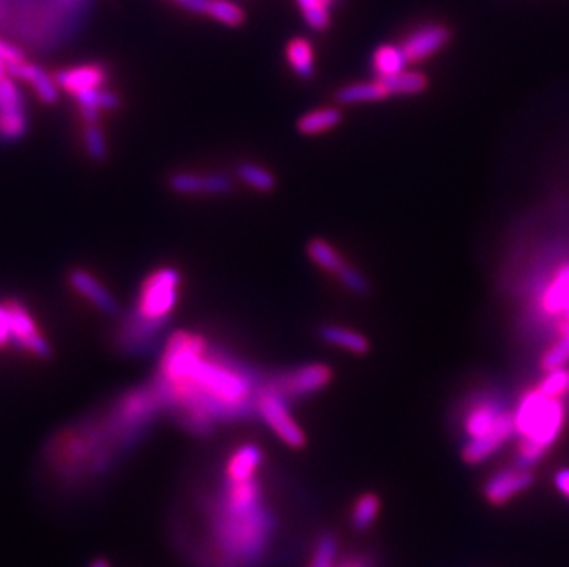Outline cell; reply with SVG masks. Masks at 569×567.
<instances>
[{"mask_svg": "<svg viewBox=\"0 0 569 567\" xmlns=\"http://www.w3.org/2000/svg\"><path fill=\"white\" fill-rule=\"evenodd\" d=\"M179 6L190 14H197V16H205L208 0H181Z\"/></svg>", "mask_w": 569, "mask_h": 567, "instance_id": "ab89813d", "label": "cell"}, {"mask_svg": "<svg viewBox=\"0 0 569 567\" xmlns=\"http://www.w3.org/2000/svg\"><path fill=\"white\" fill-rule=\"evenodd\" d=\"M507 413L509 411H505L503 407L492 402L478 404L476 407H472L465 420V433L469 435V440L481 438L487 433L494 431L503 422Z\"/></svg>", "mask_w": 569, "mask_h": 567, "instance_id": "d6986e66", "label": "cell"}, {"mask_svg": "<svg viewBox=\"0 0 569 567\" xmlns=\"http://www.w3.org/2000/svg\"><path fill=\"white\" fill-rule=\"evenodd\" d=\"M177 3H181V0H177Z\"/></svg>", "mask_w": 569, "mask_h": 567, "instance_id": "f6af8a7d", "label": "cell"}, {"mask_svg": "<svg viewBox=\"0 0 569 567\" xmlns=\"http://www.w3.org/2000/svg\"><path fill=\"white\" fill-rule=\"evenodd\" d=\"M319 335L324 343L332 345V347H337V349H343L347 352H353L356 356H364L371 351V341L369 339L356 331V330H351L347 326H337V324H326V326H321L319 330Z\"/></svg>", "mask_w": 569, "mask_h": 567, "instance_id": "ffe728a7", "label": "cell"}, {"mask_svg": "<svg viewBox=\"0 0 569 567\" xmlns=\"http://www.w3.org/2000/svg\"><path fill=\"white\" fill-rule=\"evenodd\" d=\"M406 65H407V59L402 52V47L384 45L373 56V70H374L376 79L396 76L406 70Z\"/></svg>", "mask_w": 569, "mask_h": 567, "instance_id": "cb8c5ba5", "label": "cell"}, {"mask_svg": "<svg viewBox=\"0 0 569 567\" xmlns=\"http://www.w3.org/2000/svg\"><path fill=\"white\" fill-rule=\"evenodd\" d=\"M567 362H569V328H565V331L558 339V343L545 352L542 360V367L545 373H549V371L564 369Z\"/></svg>", "mask_w": 569, "mask_h": 567, "instance_id": "e575fe53", "label": "cell"}, {"mask_svg": "<svg viewBox=\"0 0 569 567\" xmlns=\"http://www.w3.org/2000/svg\"><path fill=\"white\" fill-rule=\"evenodd\" d=\"M306 253L310 257V260L319 266L322 271L326 273H332V275H339L341 271H343L349 264L343 260V257H341L326 240L322 238H313L308 246H306Z\"/></svg>", "mask_w": 569, "mask_h": 567, "instance_id": "d4e9b609", "label": "cell"}, {"mask_svg": "<svg viewBox=\"0 0 569 567\" xmlns=\"http://www.w3.org/2000/svg\"><path fill=\"white\" fill-rule=\"evenodd\" d=\"M337 567H371V565H369L367 558H364V556H349L343 562H339Z\"/></svg>", "mask_w": 569, "mask_h": 567, "instance_id": "60d3db41", "label": "cell"}, {"mask_svg": "<svg viewBox=\"0 0 569 567\" xmlns=\"http://www.w3.org/2000/svg\"><path fill=\"white\" fill-rule=\"evenodd\" d=\"M78 105H85V107H94L98 109L100 112L101 110H115L121 107V98L119 94L111 92L107 89H90V90H83L79 94L74 96Z\"/></svg>", "mask_w": 569, "mask_h": 567, "instance_id": "1f68e13d", "label": "cell"}, {"mask_svg": "<svg viewBox=\"0 0 569 567\" xmlns=\"http://www.w3.org/2000/svg\"><path fill=\"white\" fill-rule=\"evenodd\" d=\"M181 273L177 268H159L152 271L137 295L132 313L150 324L166 328L179 300Z\"/></svg>", "mask_w": 569, "mask_h": 567, "instance_id": "8992f818", "label": "cell"}, {"mask_svg": "<svg viewBox=\"0 0 569 567\" xmlns=\"http://www.w3.org/2000/svg\"><path fill=\"white\" fill-rule=\"evenodd\" d=\"M516 433L514 425V413H507L503 422L490 433L481 438L469 440L463 447V459L467 465H479L490 459L494 453L503 447V444Z\"/></svg>", "mask_w": 569, "mask_h": 567, "instance_id": "9a60e30c", "label": "cell"}, {"mask_svg": "<svg viewBox=\"0 0 569 567\" xmlns=\"http://www.w3.org/2000/svg\"><path fill=\"white\" fill-rule=\"evenodd\" d=\"M205 16L225 26H242L246 23V12L231 0H208Z\"/></svg>", "mask_w": 569, "mask_h": 567, "instance_id": "f546056e", "label": "cell"}, {"mask_svg": "<svg viewBox=\"0 0 569 567\" xmlns=\"http://www.w3.org/2000/svg\"><path fill=\"white\" fill-rule=\"evenodd\" d=\"M536 389L547 398H562L565 393H569L567 371L565 369L549 371Z\"/></svg>", "mask_w": 569, "mask_h": 567, "instance_id": "d590c367", "label": "cell"}, {"mask_svg": "<svg viewBox=\"0 0 569 567\" xmlns=\"http://www.w3.org/2000/svg\"><path fill=\"white\" fill-rule=\"evenodd\" d=\"M554 487L565 499H569V468H562L554 474Z\"/></svg>", "mask_w": 569, "mask_h": 567, "instance_id": "f35d334b", "label": "cell"}, {"mask_svg": "<svg viewBox=\"0 0 569 567\" xmlns=\"http://www.w3.org/2000/svg\"><path fill=\"white\" fill-rule=\"evenodd\" d=\"M273 521L262 503L257 478L223 481L221 494L210 510V541L223 567L258 563L269 543ZM217 563V567H219Z\"/></svg>", "mask_w": 569, "mask_h": 567, "instance_id": "3957f363", "label": "cell"}, {"mask_svg": "<svg viewBox=\"0 0 569 567\" xmlns=\"http://www.w3.org/2000/svg\"><path fill=\"white\" fill-rule=\"evenodd\" d=\"M565 319H567V324H569V310L565 311ZM567 328H569V326H567Z\"/></svg>", "mask_w": 569, "mask_h": 567, "instance_id": "7bdbcfd3", "label": "cell"}, {"mask_svg": "<svg viewBox=\"0 0 569 567\" xmlns=\"http://www.w3.org/2000/svg\"><path fill=\"white\" fill-rule=\"evenodd\" d=\"M339 122L341 110L337 107H321L306 112V115L297 121V131L306 137H313L333 130L335 126H339Z\"/></svg>", "mask_w": 569, "mask_h": 567, "instance_id": "7402d4cb", "label": "cell"}, {"mask_svg": "<svg viewBox=\"0 0 569 567\" xmlns=\"http://www.w3.org/2000/svg\"><path fill=\"white\" fill-rule=\"evenodd\" d=\"M542 304L547 313H565L569 310V266H564L558 271L543 293Z\"/></svg>", "mask_w": 569, "mask_h": 567, "instance_id": "484cf974", "label": "cell"}, {"mask_svg": "<svg viewBox=\"0 0 569 567\" xmlns=\"http://www.w3.org/2000/svg\"><path fill=\"white\" fill-rule=\"evenodd\" d=\"M534 478L529 472V468H522V467H507L501 468L500 472H496L487 483H485V498L489 503L501 507L505 503H509L512 498L520 496L522 492H525L531 485H532Z\"/></svg>", "mask_w": 569, "mask_h": 567, "instance_id": "7c38bea8", "label": "cell"}, {"mask_svg": "<svg viewBox=\"0 0 569 567\" xmlns=\"http://www.w3.org/2000/svg\"><path fill=\"white\" fill-rule=\"evenodd\" d=\"M333 378V371L324 363H308L295 367L288 373H282L273 378L264 380V387L275 391L282 398L300 400L311 396L330 385Z\"/></svg>", "mask_w": 569, "mask_h": 567, "instance_id": "52a82bcc", "label": "cell"}, {"mask_svg": "<svg viewBox=\"0 0 569 567\" xmlns=\"http://www.w3.org/2000/svg\"><path fill=\"white\" fill-rule=\"evenodd\" d=\"M6 308L10 313L12 345L19 351L34 354L39 360H48L52 356V347L48 339L39 331V326L28 308L16 299H8Z\"/></svg>", "mask_w": 569, "mask_h": 567, "instance_id": "30bf717a", "label": "cell"}, {"mask_svg": "<svg viewBox=\"0 0 569 567\" xmlns=\"http://www.w3.org/2000/svg\"><path fill=\"white\" fill-rule=\"evenodd\" d=\"M264 463V451L258 444L248 442L238 446L225 465V478L233 481H246L257 478Z\"/></svg>", "mask_w": 569, "mask_h": 567, "instance_id": "ac0fdd59", "label": "cell"}, {"mask_svg": "<svg viewBox=\"0 0 569 567\" xmlns=\"http://www.w3.org/2000/svg\"><path fill=\"white\" fill-rule=\"evenodd\" d=\"M286 59L293 72L302 79H311L315 74L313 47L304 37H293L286 47Z\"/></svg>", "mask_w": 569, "mask_h": 567, "instance_id": "603a6c76", "label": "cell"}, {"mask_svg": "<svg viewBox=\"0 0 569 567\" xmlns=\"http://www.w3.org/2000/svg\"><path fill=\"white\" fill-rule=\"evenodd\" d=\"M172 192L181 195H225L233 190V179L227 173L174 172L168 177Z\"/></svg>", "mask_w": 569, "mask_h": 567, "instance_id": "8fae6325", "label": "cell"}, {"mask_svg": "<svg viewBox=\"0 0 569 567\" xmlns=\"http://www.w3.org/2000/svg\"><path fill=\"white\" fill-rule=\"evenodd\" d=\"M83 142H85L87 155L94 163H103L107 159L109 146L105 141V133L98 124H87V128L83 131Z\"/></svg>", "mask_w": 569, "mask_h": 567, "instance_id": "d6a6232c", "label": "cell"}, {"mask_svg": "<svg viewBox=\"0 0 569 567\" xmlns=\"http://www.w3.org/2000/svg\"><path fill=\"white\" fill-rule=\"evenodd\" d=\"M257 416H260L286 446L300 449L306 444V435L293 418L290 402L264 385L257 402Z\"/></svg>", "mask_w": 569, "mask_h": 567, "instance_id": "ba28073f", "label": "cell"}, {"mask_svg": "<svg viewBox=\"0 0 569 567\" xmlns=\"http://www.w3.org/2000/svg\"><path fill=\"white\" fill-rule=\"evenodd\" d=\"M90 567H111V565H109V562H107V560L98 558V560H94V562L90 563Z\"/></svg>", "mask_w": 569, "mask_h": 567, "instance_id": "b9f144b4", "label": "cell"}, {"mask_svg": "<svg viewBox=\"0 0 569 567\" xmlns=\"http://www.w3.org/2000/svg\"><path fill=\"white\" fill-rule=\"evenodd\" d=\"M264 376L253 367L210 349L201 333L177 330L164 345L153 380L164 411L194 435H210L216 424L257 416Z\"/></svg>", "mask_w": 569, "mask_h": 567, "instance_id": "6da1fadb", "label": "cell"}, {"mask_svg": "<svg viewBox=\"0 0 569 567\" xmlns=\"http://www.w3.org/2000/svg\"><path fill=\"white\" fill-rule=\"evenodd\" d=\"M387 87L389 94L395 96H409V94H420L422 90L427 89V78L422 72L416 70H404L396 76L380 79Z\"/></svg>", "mask_w": 569, "mask_h": 567, "instance_id": "4316f807", "label": "cell"}, {"mask_svg": "<svg viewBox=\"0 0 569 567\" xmlns=\"http://www.w3.org/2000/svg\"><path fill=\"white\" fill-rule=\"evenodd\" d=\"M8 76H12L14 79H21L30 83V87L34 89L37 100L45 105H54L59 100V87L54 79V76H50L45 68H41L36 63H21V65H14L8 68Z\"/></svg>", "mask_w": 569, "mask_h": 567, "instance_id": "e0dca14e", "label": "cell"}, {"mask_svg": "<svg viewBox=\"0 0 569 567\" xmlns=\"http://www.w3.org/2000/svg\"><path fill=\"white\" fill-rule=\"evenodd\" d=\"M567 387H569V371H567Z\"/></svg>", "mask_w": 569, "mask_h": 567, "instance_id": "ee69618b", "label": "cell"}, {"mask_svg": "<svg viewBox=\"0 0 569 567\" xmlns=\"http://www.w3.org/2000/svg\"><path fill=\"white\" fill-rule=\"evenodd\" d=\"M337 562V540L332 534H322L313 549L310 567H335Z\"/></svg>", "mask_w": 569, "mask_h": 567, "instance_id": "836d02e7", "label": "cell"}, {"mask_svg": "<svg viewBox=\"0 0 569 567\" xmlns=\"http://www.w3.org/2000/svg\"><path fill=\"white\" fill-rule=\"evenodd\" d=\"M237 175L244 184L251 186L257 192L268 194L277 188V177L269 170L255 163H240L237 166Z\"/></svg>", "mask_w": 569, "mask_h": 567, "instance_id": "f1b7e54d", "label": "cell"}, {"mask_svg": "<svg viewBox=\"0 0 569 567\" xmlns=\"http://www.w3.org/2000/svg\"><path fill=\"white\" fill-rule=\"evenodd\" d=\"M107 68L101 63H87L58 70L54 79L61 90L76 96L83 90L101 89L107 83Z\"/></svg>", "mask_w": 569, "mask_h": 567, "instance_id": "2e32d148", "label": "cell"}, {"mask_svg": "<svg viewBox=\"0 0 569 567\" xmlns=\"http://www.w3.org/2000/svg\"><path fill=\"white\" fill-rule=\"evenodd\" d=\"M380 499L376 494L367 492L358 498L353 510V525L358 530H367L380 514Z\"/></svg>", "mask_w": 569, "mask_h": 567, "instance_id": "4dcf8cb0", "label": "cell"}, {"mask_svg": "<svg viewBox=\"0 0 569 567\" xmlns=\"http://www.w3.org/2000/svg\"><path fill=\"white\" fill-rule=\"evenodd\" d=\"M389 90L384 85V81H364V83H351L343 89H339L335 94V100L341 105H354V103H365V101H382L389 98Z\"/></svg>", "mask_w": 569, "mask_h": 567, "instance_id": "44dd1931", "label": "cell"}, {"mask_svg": "<svg viewBox=\"0 0 569 567\" xmlns=\"http://www.w3.org/2000/svg\"><path fill=\"white\" fill-rule=\"evenodd\" d=\"M333 3L335 0H297V6L311 30L324 32L332 23L330 8Z\"/></svg>", "mask_w": 569, "mask_h": 567, "instance_id": "83f0119b", "label": "cell"}, {"mask_svg": "<svg viewBox=\"0 0 569 567\" xmlns=\"http://www.w3.org/2000/svg\"><path fill=\"white\" fill-rule=\"evenodd\" d=\"M90 0H0V32L41 54L68 43L83 26Z\"/></svg>", "mask_w": 569, "mask_h": 567, "instance_id": "277c9868", "label": "cell"}, {"mask_svg": "<svg viewBox=\"0 0 569 567\" xmlns=\"http://www.w3.org/2000/svg\"><path fill=\"white\" fill-rule=\"evenodd\" d=\"M30 128L26 100L12 76L0 78V142L12 144L26 137Z\"/></svg>", "mask_w": 569, "mask_h": 567, "instance_id": "9c48e42d", "label": "cell"}, {"mask_svg": "<svg viewBox=\"0 0 569 567\" xmlns=\"http://www.w3.org/2000/svg\"><path fill=\"white\" fill-rule=\"evenodd\" d=\"M565 405L562 398H547L538 389L522 396L514 411L516 435L520 436L518 467L536 465L562 433Z\"/></svg>", "mask_w": 569, "mask_h": 567, "instance_id": "5b68a950", "label": "cell"}, {"mask_svg": "<svg viewBox=\"0 0 569 567\" xmlns=\"http://www.w3.org/2000/svg\"><path fill=\"white\" fill-rule=\"evenodd\" d=\"M451 39V32L442 25H424L413 30L400 45L407 63H420L438 50H442Z\"/></svg>", "mask_w": 569, "mask_h": 567, "instance_id": "4fadbf2b", "label": "cell"}, {"mask_svg": "<svg viewBox=\"0 0 569 567\" xmlns=\"http://www.w3.org/2000/svg\"><path fill=\"white\" fill-rule=\"evenodd\" d=\"M341 284H343L349 291L356 293V295H367L369 293V284L367 280L362 277L360 271H356L353 266H347L339 275Z\"/></svg>", "mask_w": 569, "mask_h": 567, "instance_id": "8d00e7d4", "label": "cell"}, {"mask_svg": "<svg viewBox=\"0 0 569 567\" xmlns=\"http://www.w3.org/2000/svg\"><path fill=\"white\" fill-rule=\"evenodd\" d=\"M68 284L70 288L81 295L85 300H89L98 311L109 315V317H119L121 315V306L117 299L111 295V291L87 269L76 268L68 273Z\"/></svg>", "mask_w": 569, "mask_h": 567, "instance_id": "5bb4252c", "label": "cell"}, {"mask_svg": "<svg viewBox=\"0 0 569 567\" xmlns=\"http://www.w3.org/2000/svg\"><path fill=\"white\" fill-rule=\"evenodd\" d=\"M161 411L164 404L153 383L130 391L100 420H87L56 435L48 446V463L67 479L103 474L119 451L132 447Z\"/></svg>", "mask_w": 569, "mask_h": 567, "instance_id": "7a4b0ae2", "label": "cell"}, {"mask_svg": "<svg viewBox=\"0 0 569 567\" xmlns=\"http://www.w3.org/2000/svg\"><path fill=\"white\" fill-rule=\"evenodd\" d=\"M12 345V328H10V313L6 302H0V349Z\"/></svg>", "mask_w": 569, "mask_h": 567, "instance_id": "74e56055", "label": "cell"}]
</instances>
